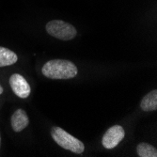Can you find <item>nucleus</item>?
I'll return each instance as SVG.
<instances>
[{
  "label": "nucleus",
  "mask_w": 157,
  "mask_h": 157,
  "mask_svg": "<svg viewBox=\"0 0 157 157\" xmlns=\"http://www.w3.org/2000/svg\"><path fill=\"white\" fill-rule=\"evenodd\" d=\"M44 76L51 79H71L76 76L78 70L72 61L64 59H53L46 62L41 69Z\"/></svg>",
  "instance_id": "nucleus-1"
},
{
  "label": "nucleus",
  "mask_w": 157,
  "mask_h": 157,
  "mask_svg": "<svg viewBox=\"0 0 157 157\" xmlns=\"http://www.w3.org/2000/svg\"><path fill=\"white\" fill-rule=\"evenodd\" d=\"M51 136L56 143L65 150L77 154L82 153L85 150L84 144L79 139L67 133L60 127H53L51 130Z\"/></svg>",
  "instance_id": "nucleus-2"
},
{
  "label": "nucleus",
  "mask_w": 157,
  "mask_h": 157,
  "mask_svg": "<svg viewBox=\"0 0 157 157\" xmlns=\"http://www.w3.org/2000/svg\"><path fill=\"white\" fill-rule=\"evenodd\" d=\"M46 31L49 35L62 40H71L76 36V28L62 20H53L47 23Z\"/></svg>",
  "instance_id": "nucleus-3"
},
{
  "label": "nucleus",
  "mask_w": 157,
  "mask_h": 157,
  "mask_svg": "<svg viewBox=\"0 0 157 157\" xmlns=\"http://www.w3.org/2000/svg\"><path fill=\"white\" fill-rule=\"evenodd\" d=\"M125 132L121 125H114L105 133L102 144L105 149H114L117 147L121 141L124 138Z\"/></svg>",
  "instance_id": "nucleus-4"
},
{
  "label": "nucleus",
  "mask_w": 157,
  "mask_h": 157,
  "mask_svg": "<svg viewBox=\"0 0 157 157\" xmlns=\"http://www.w3.org/2000/svg\"><path fill=\"white\" fill-rule=\"evenodd\" d=\"M10 85L14 94L19 98L25 99L29 96L31 92V87L28 82L19 74H14L10 78Z\"/></svg>",
  "instance_id": "nucleus-5"
},
{
  "label": "nucleus",
  "mask_w": 157,
  "mask_h": 157,
  "mask_svg": "<svg viewBox=\"0 0 157 157\" xmlns=\"http://www.w3.org/2000/svg\"><path fill=\"white\" fill-rule=\"evenodd\" d=\"M11 127L14 132L19 133L23 131L25 128L29 123V120L26 115V113L23 109H17L11 116Z\"/></svg>",
  "instance_id": "nucleus-6"
},
{
  "label": "nucleus",
  "mask_w": 157,
  "mask_h": 157,
  "mask_svg": "<svg viewBox=\"0 0 157 157\" xmlns=\"http://www.w3.org/2000/svg\"><path fill=\"white\" fill-rule=\"evenodd\" d=\"M140 107L144 111H154L157 109V90H153L141 100Z\"/></svg>",
  "instance_id": "nucleus-7"
},
{
  "label": "nucleus",
  "mask_w": 157,
  "mask_h": 157,
  "mask_svg": "<svg viewBox=\"0 0 157 157\" xmlns=\"http://www.w3.org/2000/svg\"><path fill=\"white\" fill-rule=\"evenodd\" d=\"M17 60L18 56L13 51L0 46V67L13 65Z\"/></svg>",
  "instance_id": "nucleus-8"
},
{
  "label": "nucleus",
  "mask_w": 157,
  "mask_h": 157,
  "mask_svg": "<svg viewBox=\"0 0 157 157\" xmlns=\"http://www.w3.org/2000/svg\"><path fill=\"white\" fill-rule=\"evenodd\" d=\"M136 151L140 157H157L156 149L148 143L138 144L136 147Z\"/></svg>",
  "instance_id": "nucleus-9"
},
{
  "label": "nucleus",
  "mask_w": 157,
  "mask_h": 157,
  "mask_svg": "<svg viewBox=\"0 0 157 157\" xmlns=\"http://www.w3.org/2000/svg\"><path fill=\"white\" fill-rule=\"evenodd\" d=\"M3 93V88L1 87V85H0V95Z\"/></svg>",
  "instance_id": "nucleus-10"
},
{
  "label": "nucleus",
  "mask_w": 157,
  "mask_h": 157,
  "mask_svg": "<svg viewBox=\"0 0 157 157\" xmlns=\"http://www.w3.org/2000/svg\"><path fill=\"white\" fill-rule=\"evenodd\" d=\"M0 144H1V136H0Z\"/></svg>",
  "instance_id": "nucleus-11"
}]
</instances>
